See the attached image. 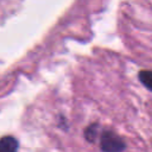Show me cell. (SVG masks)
Masks as SVG:
<instances>
[{
  "mask_svg": "<svg viewBox=\"0 0 152 152\" xmlns=\"http://www.w3.org/2000/svg\"><path fill=\"white\" fill-rule=\"evenodd\" d=\"M124 141L113 132H103L101 135V150L103 151H122L125 150Z\"/></svg>",
  "mask_w": 152,
  "mask_h": 152,
  "instance_id": "obj_1",
  "label": "cell"
},
{
  "mask_svg": "<svg viewBox=\"0 0 152 152\" xmlns=\"http://www.w3.org/2000/svg\"><path fill=\"white\" fill-rule=\"evenodd\" d=\"M18 148V141L13 137H4L0 139V152H13Z\"/></svg>",
  "mask_w": 152,
  "mask_h": 152,
  "instance_id": "obj_2",
  "label": "cell"
},
{
  "mask_svg": "<svg viewBox=\"0 0 152 152\" xmlns=\"http://www.w3.org/2000/svg\"><path fill=\"white\" fill-rule=\"evenodd\" d=\"M139 80L141 83L152 91V71L150 70H142L139 72Z\"/></svg>",
  "mask_w": 152,
  "mask_h": 152,
  "instance_id": "obj_3",
  "label": "cell"
},
{
  "mask_svg": "<svg viewBox=\"0 0 152 152\" xmlns=\"http://www.w3.org/2000/svg\"><path fill=\"white\" fill-rule=\"evenodd\" d=\"M95 135H96V126L93 125V126H90V127L87 128V131H86V138L89 141H93Z\"/></svg>",
  "mask_w": 152,
  "mask_h": 152,
  "instance_id": "obj_4",
  "label": "cell"
}]
</instances>
